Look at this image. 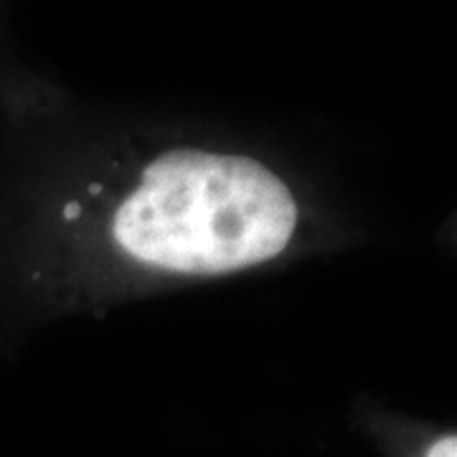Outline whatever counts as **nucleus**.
<instances>
[{"label":"nucleus","mask_w":457,"mask_h":457,"mask_svg":"<svg viewBox=\"0 0 457 457\" xmlns=\"http://www.w3.org/2000/svg\"><path fill=\"white\" fill-rule=\"evenodd\" d=\"M297 206L287 186L242 155L173 150L153 161L114 216L135 260L173 272H234L287 246Z\"/></svg>","instance_id":"obj_1"},{"label":"nucleus","mask_w":457,"mask_h":457,"mask_svg":"<svg viewBox=\"0 0 457 457\" xmlns=\"http://www.w3.org/2000/svg\"><path fill=\"white\" fill-rule=\"evenodd\" d=\"M427 457H457V440L453 435L450 437H442V440H437L429 447Z\"/></svg>","instance_id":"obj_2"},{"label":"nucleus","mask_w":457,"mask_h":457,"mask_svg":"<svg viewBox=\"0 0 457 457\" xmlns=\"http://www.w3.org/2000/svg\"><path fill=\"white\" fill-rule=\"evenodd\" d=\"M77 212H79V206H77V204H69V206H66V219H74Z\"/></svg>","instance_id":"obj_3"}]
</instances>
